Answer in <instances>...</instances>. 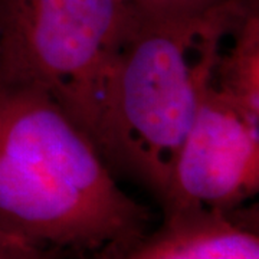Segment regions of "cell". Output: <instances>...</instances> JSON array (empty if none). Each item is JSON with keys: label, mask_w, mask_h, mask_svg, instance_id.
I'll use <instances>...</instances> for the list:
<instances>
[{"label": "cell", "mask_w": 259, "mask_h": 259, "mask_svg": "<svg viewBox=\"0 0 259 259\" xmlns=\"http://www.w3.org/2000/svg\"><path fill=\"white\" fill-rule=\"evenodd\" d=\"M232 212L164 214L161 228L112 259H259L256 229Z\"/></svg>", "instance_id": "cell-5"}, {"label": "cell", "mask_w": 259, "mask_h": 259, "mask_svg": "<svg viewBox=\"0 0 259 259\" xmlns=\"http://www.w3.org/2000/svg\"><path fill=\"white\" fill-rule=\"evenodd\" d=\"M229 51L219 52L212 82L259 127V9L250 12L231 33Z\"/></svg>", "instance_id": "cell-6"}, {"label": "cell", "mask_w": 259, "mask_h": 259, "mask_svg": "<svg viewBox=\"0 0 259 259\" xmlns=\"http://www.w3.org/2000/svg\"><path fill=\"white\" fill-rule=\"evenodd\" d=\"M151 213L45 91L0 81V233L52 250L128 249Z\"/></svg>", "instance_id": "cell-1"}, {"label": "cell", "mask_w": 259, "mask_h": 259, "mask_svg": "<svg viewBox=\"0 0 259 259\" xmlns=\"http://www.w3.org/2000/svg\"><path fill=\"white\" fill-rule=\"evenodd\" d=\"M141 19H194L218 15H248L259 0H124Z\"/></svg>", "instance_id": "cell-7"}, {"label": "cell", "mask_w": 259, "mask_h": 259, "mask_svg": "<svg viewBox=\"0 0 259 259\" xmlns=\"http://www.w3.org/2000/svg\"><path fill=\"white\" fill-rule=\"evenodd\" d=\"M258 190L259 127L210 78L177 154L163 213L232 212Z\"/></svg>", "instance_id": "cell-4"}, {"label": "cell", "mask_w": 259, "mask_h": 259, "mask_svg": "<svg viewBox=\"0 0 259 259\" xmlns=\"http://www.w3.org/2000/svg\"><path fill=\"white\" fill-rule=\"evenodd\" d=\"M246 16H134L112 59L91 140L112 173L141 185L158 203L223 40Z\"/></svg>", "instance_id": "cell-2"}, {"label": "cell", "mask_w": 259, "mask_h": 259, "mask_svg": "<svg viewBox=\"0 0 259 259\" xmlns=\"http://www.w3.org/2000/svg\"><path fill=\"white\" fill-rule=\"evenodd\" d=\"M133 23L124 0H0V81L45 91L91 139Z\"/></svg>", "instance_id": "cell-3"}, {"label": "cell", "mask_w": 259, "mask_h": 259, "mask_svg": "<svg viewBox=\"0 0 259 259\" xmlns=\"http://www.w3.org/2000/svg\"><path fill=\"white\" fill-rule=\"evenodd\" d=\"M58 250L45 249L0 233V259H56Z\"/></svg>", "instance_id": "cell-8"}]
</instances>
